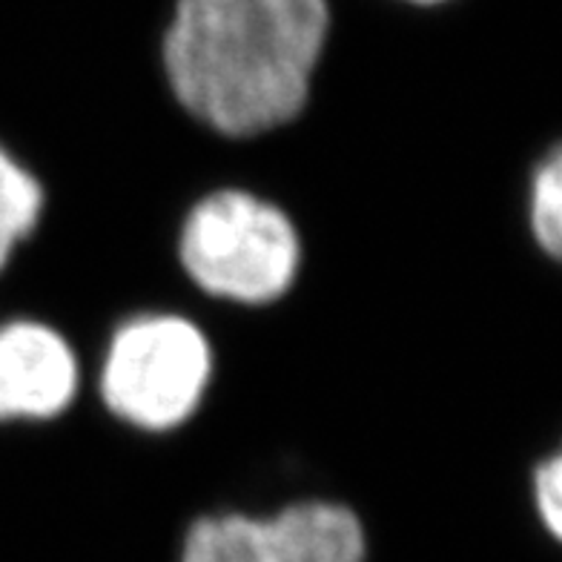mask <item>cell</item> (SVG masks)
<instances>
[{
  "label": "cell",
  "mask_w": 562,
  "mask_h": 562,
  "mask_svg": "<svg viewBox=\"0 0 562 562\" xmlns=\"http://www.w3.org/2000/svg\"><path fill=\"white\" fill-rule=\"evenodd\" d=\"M181 273L215 302L267 307L296 288L304 245L284 207L245 187L201 195L176 238Z\"/></svg>",
  "instance_id": "cell-2"
},
{
  "label": "cell",
  "mask_w": 562,
  "mask_h": 562,
  "mask_svg": "<svg viewBox=\"0 0 562 562\" xmlns=\"http://www.w3.org/2000/svg\"><path fill=\"white\" fill-rule=\"evenodd\" d=\"M213 376V341L193 318L172 311L138 313L106 339L98 396L126 428L170 434L195 419Z\"/></svg>",
  "instance_id": "cell-3"
},
{
  "label": "cell",
  "mask_w": 562,
  "mask_h": 562,
  "mask_svg": "<svg viewBox=\"0 0 562 562\" xmlns=\"http://www.w3.org/2000/svg\"><path fill=\"white\" fill-rule=\"evenodd\" d=\"M330 30L327 0H176L164 81L178 110L218 138H261L311 106Z\"/></svg>",
  "instance_id": "cell-1"
},
{
  "label": "cell",
  "mask_w": 562,
  "mask_h": 562,
  "mask_svg": "<svg viewBox=\"0 0 562 562\" xmlns=\"http://www.w3.org/2000/svg\"><path fill=\"white\" fill-rule=\"evenodd\" d=\"M46 187L9 147L0 144V273L12 265L44 222Z\"/></svg>",
  "instance_id": "cell-6"
},
{
  "label": "cell",
  "mask_w": 562,
  "mask_h": 562,
  "mask_svg": "<svg viewBox=\"0 0 562 562\" xmlns=\"http://www.w3.org/2000/svg\"><path fill=\"white\" fill-rule=\"evenodd\" d=\"M81 393V359L58 327L37 318L0 322V425L53 422Z\"/></svg>",
  "instance_id": "cell-5"
},
{
  "label": "cell",
  "mask_w": 562,
  "mask_h": 562,
  "mask_svg": "<svg viewBox=\"0 0 562 562\" xmlns=\"http://www.w3.org/2000/svg\"><path fill=\"white\" fill-rule=\"evenodd\" d=\"M405 3H414V7H442V3H451V0H405Z\"/></svg>",
  "instance_id": "cell-9"
},
{
  "label": "cell",
  "mask_w": 562,
  "mask_h": 562,
  "mask_svg": "<svg viewBox=\"0 0 562 562\" xmlns=\"http://www.w3.org/2000/svg\"><path fill=\"white\" fill-rule=\"evenodd\" d=\"M528 494L533 510L540 517V526L551 540L562 537V457L560 451H548L531 465L528 476Z\"/></svg>",
  "instance_id": "cell-8"
},
{
  "label": "cell",
  "mask_w": 562,
  "mask_h": 562,
  "mask_svg": "<svg viewBox=\"0 0 562 562\" xmlns=\"http://www.w3.org/2000/svg\"><path fill=\"white\" fill-rule=\"evenodd\" d=\"M368 531L348 503L296 499L270 517L245 510L201 514L187 528L178 562H364Z\"/></svg>",
  "instance_id": "cell-4"
},
{
  "label": "cell",
  "mask_w": 562,
  "mask_h": 562,
  "mask_svg": "<svg viewBox=\"0 0 562 562\" xmlns=\"http://www.w3.org/2000/svg\"><path fill=\"white\" fill-rule=\"evenodd\" d=\"M526 218L537 250L548 261L562 256V149L548 144L540 161L531 167L526 193Z\"/></svg>",
  "instance_id": "cell-7"
}]
</instances>
